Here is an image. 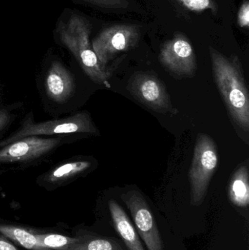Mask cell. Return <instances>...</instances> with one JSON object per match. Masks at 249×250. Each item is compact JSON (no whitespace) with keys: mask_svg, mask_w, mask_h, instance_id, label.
I'll return each instance as SVG.
<instances>
[{"mask_svg":"<svg viewBox=\"0 0 249 250\" xmlns=\"http://www.w3.org/2000/svg\"><path fill=\"white\" fill-rule=\"evenodd\" d=\"M140 38V27L137 25L119 24L102 30L92 42L98 60L104 65L121 52L134 48Z\"/></svg>","mask_w":249,"mask_h":250,"instance_id":"6","label":"cell"},{"mask_svg":"<svg viewBox=\"0 0 249 250\" xmlns=\"http://www.w3.org/2000/svg\"><path fill=\"white\" fill-rule=\"evenodd\" d=\"M102 8L126 9L130 5L128 0H80Z\"/></svg>","mask_w":249,"mask_h":250,"instance_id":"18","label":"cell"},{"mask_svg":"<svg viewBox=\"0 0 249 250\" xmlns=\"http://www.w3.org/2000/svg\"><path fill=\"white\" fill-rule=\"evenodd\" d=\"M81 241H80V242H81ZM80 242H79V243L76 244V245H73V246L70 247V248L66 250H85L82 248L81 245H80Z\"/></svg>","mask_w":249,"mask_h":250,"instance_id":"22","label":"cell"},{"mask_svg":"<svg viewBox=\"0 0 249 250\" xmlns=\"http://www.w3.org/2000/svg\"><path fill=\"white\" fill-rule=\"evenodd\" d=\"M63 138L28 136L0 148V164L30 163L50 154L63 143Z\"/></svg>","mask_w":249,"mask_h":250,"instance_id":"7","label":"cell"},{"mask_svg":"<svg viewBox=\"0 0 249 250\" xmlns=\"http://www.w3.org/2000/svg\"><path fill=\"white\" fill-rule=\"evenodd\" d=\"M79 133L99 135V130L87 111L77 113L65 118L42 123H35L32 114H30L23 120L19 129L0 141V148L25 137H58L57 135Z\"/></svg>","mask_w":249,"mask_h":250,"instance_id":"3","label":"cell"},{"mask_svg":"<svg viewBox=\"0 0 249 250\" xmlns=\"http://www.w3.org/2000/svg\"><path fill=\"white\" fill-rule=\"evenodd\" d=\"M11 121V112L7 108L0 109V132Z\"/></svg>","mask_w":249,"mask_h":250,"instance_id":"20","label":"cell"},{"mask_svg":"<svg viewBox=\"0 0 249 250\" xmlns=\"http://www.w3.org/2000/svg\"><path fill=\"white\" fill-rule=\"evenodd\" d=\"M109 208L114 227L129 250H144L138 235L124 209L114 200L109 201Z\"/></svg>","mask_w":249,"mask_h":250,"instance_id":"12","label":"cell"},{"mask_svg":"<svg viewBox=\"0 0 249 250\" xmlns=\"http://www.w3.org/2000/svg\"><path fill=\"white\" fill-rule=\"evenodd\" d=\"M181 5L193 12L211 10L216 12L217 6L213 0H176Z\"/></svg>","mask_w":249,"mask_h":250,"instance_id":"17","label":"cell"},{"mask_svg":"<svg viewBox=\"0 0 249 250\" xmlns=\"http://www.w3.org/2000/svg\"><path fill=\"white\" fill-rule=\"evenodd\" d=\"M0 233L6 237L15 241L26 249L45 250L38 245L35 234H32L26 229L13 226H0Z\"/></svg>","mask_w":249,"mask_h":250,"instance_id":"14","label":"cell"},{"mask_svg":"<svg viewBox=\"0 0 249 250\" xmlns=\"http://www.w3.org/2000/svg\"><path fill=\"white\" fill-rule=\"evenodd\" d=\"M44 87L48 98L56 104L67 102L74 95L76 83L73 74L60 62L51 63L44 79Z\"/></svg>","mask_w":249,"mask_h":250,"instance_id":"10","label":"cell"},{"mask_svg":"<svg viewBox=\"0 0 249 250\" xmlns=\"http://www.w3.org/2000/svg\"><path fill=\"white\" fill-rule=\"evenodd\" d=\"M130 210L138 233L148 250H163L162 239L156 221L143 195L137 190H130L121 195Z\"/></svg>","mask_w":249,"mask_h":250,"instance_id":"8","label":"cell"},{"mask_svg":"<svg viewBox=\"0 0 249 250\" xmlns=\"http://www.w3.org/2000/svg\"><path fill=\"white\" fill-rule=\"evenodd\" d=\"M3 172L4 171H2V170H0V174H1V173H3Z\"/></svg>","mask_w":249,"mask_h":250,"instance_id":"23","label":"cell"},{"mask_svg":"<svg viewBox=\"0 0 249 250\" xmlns=\"http://www.w3.org/2000/svg\"><path fill=\"white\" fill-rule=\"evenodd\" d=\"M92 167L87 160H71L56 166L42 175V183L49 185H59L68 182L83 175Z\"/></svg>","mask_w":249,"mask_h":250,"instance_id":"11","label":"cell"},{"mask_svg":"<svg viewBox=\"0 0 249 250\" xmlns=\"http://www.w3.org/2000/svg\"><path fill=\"white\" fill-rule=\"evenodd\" d=\"M218 160L217 147L213 138L206 134H198L189 172L192 205L199 206L204 201Z\"/></svg>","mask_w":249,"mask_h":250,"instance_id":"4","label":"cell"},{"mask_svg":"<svg viewBox=\"0 0 249 250\" xmlns=\"http://www.w3.org/2000/svg\"><path fill=\"white\" fill-rule=\"evenodd\" d=\"M159 61L171 73L192 77L197 70V62L192 45L182 35L167 41L161 48Z\"/></svg>","mask_w":249,"mask_h":250,"instance_id":"9","label":"cell"},{"mask_svg":"<svg viewBox=\"0 0 249 250\" xmlns=\"http://www.w3.org/2000/svg\"><path fill=\"white\" fill-rule=\"evenodd\" d=\"M35 236L39 246L45 250H66L82 240L81 238H70L54 233L35 234Z\"/></svg>","mask_w":249,"mask_h":250,"instance_id":"15","label":"cell"},{"mask_svg":"<svg viewBox=\"0 0 249 250\" xmlns=\"http://www.w3.org/2000/svg\"><path fill=\"white\" fill-rule=\"evenodd\" d=\"M238 23L241 27L249 28V2L245 0L240 7L238 13Z\"/></svg>","mask_w":249,"mask_h":250,"instance_id":"19","label":"cell"},{"mask_svg":"<svg viewBox=\"0 0 249 250\" xmlns=\"http://www.w3.org/2000/svg\"><path fill=\"white\" fill-rule=\"evenodd\" d=\"M80 245L85 250H122L116 242L106 239H82Z\"/></svg>","mask_w":249,"mask_h":250,"instance_id":"16","label":"cell"},{"mask_svg":"<svg viewBox=\"0 0 249 250\" xmlns=\"http://www.w3.org/2000/svg\"><path fill=\"white\" fill-rule=\"evenodd\" d=\"M248 167L241 166L232 176L229 185V198L234 205L241 208L249 204Z\"/></svg>","mask_w":249,"mask_h":250,"instance_id":"13","label":"cell"},{"mask_svg":"<svg viewBox=\"0 0 249 250\" xmlns=\"http://www.w3.org/2000/svg\"><path fill=\"white\" fill-rule=\"evenodd\" d=\"M213 78L232 120L249 129V95L238 59L228 58L210 47Z\"/></svg>","mask_w":249,"mask_h":250,"instance_id":"1","label":"cell"},{"mask_svg":"<svg viewBox=\"0 0 249 250\" xmlns=\"http://www.w3.org/2000/svg\"><path fill=\"white\" fill-rule=\"evenodd\" d=\"M127 89L133 98L156 112H178L171 104L165 83L154 75L136 72L130 76Z\"/></svg>","mask_w":249,"mask_h":250,"instance_id":"5","label":"cell"},{"mask_svg":"<svg viewBox=\"0 0 249 250\" xmlns=\"http://www.w3.org/2000/svg\"><path fill=\"white\" fill-rule=\"evenodd\" d=\"M0 250H18L11 244L3 239H0Z\"/></svg>","mask_w":249,"mask_h":250,"instance_id":"21","label":"cell"},{"mask_svg":"<svg viewBox=\"0 0 249 250\" xmlns=\"http://www.w3.org/2000/svg\"><path fill=\"white\" fill-rule=\"evenodd\" d=\"M91 30L90 22L76 13L57 26L61 43L74 56L89 79L97 84L109 87L108 80L112 72L99 62L94 51L89 39Z\"/></svg>","mask_w":249,"mask_h":250,"instance_id":"2","label":"cell"}]
</instances>
